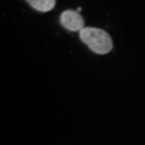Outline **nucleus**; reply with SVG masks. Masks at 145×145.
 <instances>
[{"instance_id":"nucleus-1","label":"nucleus","mask_w":145,"mask_h":145,"mask_svg":"<svg viewBox=\"0 0 145 145\" xmlns=\"http://www.w3.org/2000/svg\"><path fill=\"white\" fill-rule=\"evenodd\" d=\"M79 36L81 40L95 54H106L112 50V39L104 30L94 27H85L79 32Z\"/></svg>"},{"instance_id":"nucleus-2","label":"nucleus","mask_w":145,"mask_h":145,"mask_svg":"<svg viewBox=\"0 0 145 145\" xmlns=\"http://www.w3.org/2000/svg\"><path fill=\"white\" fill-rule=\"evenodd\" d=\"M60 23L69 31H81L84 27V19L78 11L68 10L60 16Z\"/></svg>"},{"instance_id":"nucleus-4","label":"nucleus","mask_w":145,"mask_h":145,"mask_svg":"<svg viewBox=\"0 0 145 145\" xmlns=\"http://www.w3.org/2000/svg\"><path fill=\"white\" fill-rule=\"evenodd\" d=\"M81 10H82V8H77V10H76V11H78V12H80V11H81Z\"/></svg>"},{"instance_id":"nucleus-3","label":"nucleus","mask_w":145,"mask_h":145,"mask_svg":"<svg viewBox=\"0 0 145 145\" xmlns=\"http://www.w3.org/2000/svg\"><path fill=\"white\" fill-rule=\"evenodd\" d=\"M34 10L47 12L53 10L56 5V0H26Z\"/></svg>"}]
</instances>
